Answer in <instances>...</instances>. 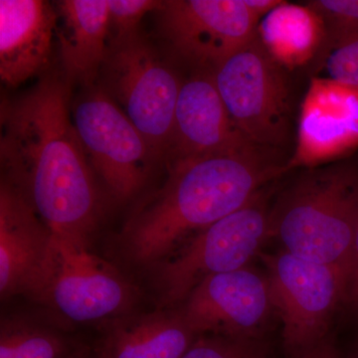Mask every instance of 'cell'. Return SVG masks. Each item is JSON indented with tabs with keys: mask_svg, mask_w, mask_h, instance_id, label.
Here are the masks:
<instances>
[{
	"mask_svg": "<svg viewBox=\"0 0 358 358\" xmlns=\"http://www.w3.org/2000/svg\"><path fill=\"white\" fill-rule=\"evenodd\" d=\"M345 301L355 312L358 313V223L353 240Z\"/></svg>",
	"mask_w": 358,
	"mask_h": 358,
	"instance_id": "cb8c5ba5",
	"label": "cell"
},
{
	"mask_svg": "<svg viewBox=\"0 0 358 358\" xmlns=\"http://www.w3.org/2000/svg\"><path fill=\"white\" fill-rule=\"evenodd\" d=\"M358 145V89L312 78L301 103L294 157L286 169H313Z\"/></svg>",
	"mask_w": 358,
	"mask_h": 358,
	"instance_id": "7c38bea8",
	"label": "cell"
},
{
	"mask_svg": "<svg viewBox=\"0 0 358 358\" xmlns=\"http://www.w3.org/2000/svg\"><path fill=\"white\" fill-rule=\"evenodd\" d=\"M257 33L271 57L287 70L315 60L326 39L324 24L310 6L287 1L264 16Z\"/></svg>",
	"mask_w": 358,
	"mask_h": 358,
	"instance_id": "ac0fdd59",
	"label": "cell"
},
{
	"mask_svg": "<svg viewBox=\"0 0 358 358\" xmlns=\"http://www.w3.org/2000/svg\"><path fill=\"white\" fill-rule=\"evenodd\" d=\"M0 358H94L66 331L24 315L2 317Z\"/></svg>",
	"mask_w": 358,
	"mask_h": 358,
	"instance_id": "d6986e66",
	"label": "cell"
},
{
	"mask_svg": "<svg viewBox=\"0 0 358 358\" xmlns=\"http://www.w3.org/2000/svg\"><path fill=\"white\" fill-rule=\"evenodd\" d=\"M357 223L358 166L348 162L307 169L270 211L271 237L285 251L348 280Z\"/></svg>",
	"mask_w": 358,
	"mask_h": 358,
	"instance_id": "3957f363",
	"label": "cell"
},
{
	"mask_svg": "<svg viewBox=\"0 0 358 358\" xmlns=\"http://www.w3.org/2000/svg\"><path fill=\"white\" fill-rule=\"evenodd\" d=\"M313 78L329 80L358 89V33L324 40L315 58Z\"/></svg>",
	"mask_w": 358,
	"mask_h": 358,
	"instance_id": "ffe728a7",
	"label": "cell"
},
{
	"mask_svg": "<svg viewBox=\"0 0 358 358\" xmlns=\"http://www.w3.org/2000/svg\"><path fill=\"white\" fill-rule=\"evenodd\" d=\"M251 143L231 121L214 82L201 71L181 84L169 164L243 147Z\"/></svg>",
	"mask_w": 358,
	"mask_h": 358,
	"instance_id": "5bb4252c",
	"label": "cell"
},
{
	"mask_svg": "<svg viewBox=\"0 0 358 358\" xmlns=\"http://www.w3.org/2000/svg\"><path fill=\"white\" fill-rule=\"evenodd\" d=\"M181 358H268L259 338L200 336Z\"/></svg>",
	"mask_w": 358,
	"mask_h": 358,
	"instance_id": "44dd1931",
	"label": "cell"
},
{
	"mask_svg": "<svg viewBox=\"0 0 358 358\" xmlns=\"http://www.w3.org/2000/svg\"><path fill=\"white\" fill-rule=\"evenodd\" d=\"M101 89L145 136L155 159L169 154L182 82L140 31L109 40Z\"/></svg>",
	"mask_w": 358,
	"mask_h": 358,
	"instance_id": "277c9868",
	"label": "cell"
},
{
	"mask_svg": "<svg viewBox=\"0 0 358 358\" xmlns=\"http://www.w3.org/2000/svg\"><path fill=\"white\" fill-rule=\"evenodd\" d=\"M357 358H358V355H357Z\"/></svg>",
	"mask_w": 358,
	"mask_h": 358,
	"instance_id": "4316f807",
	"label": "cell"
},
{
	"mask_svg": "<svg viewBox=\"0 0 358 358\" xmlns=\"http://www.w3.org/2000/svg\"><path fill=\"white\" fill-rule=\"evenodd\" d=\"M307 6L322 20L326 31L324 40L358 33V0H312Z\"/></svg>",
	"mask_w": 358,
	"mask_h": 358,
	"instance_id": "7402d4cb",
	"label": "cell"
},
{
	"mask_svg": "<svg viewBox=\"0 0 358 358\" xmlns=\"http://www.w3.org/2000/svg\"><path fill=\"white\" fill-rule=\"evenodd\" d=\"M70 85L45 75L1 105V181L56 236L89 244L102 216L93 167L73 122Z\"/></svg>",
	"mask_w": 358,
	"mask_h": 358,
	"instance_id": "6da1fadb",
	"label": "cell"
},
{
	"mask_svg": "<svg viewBox=\"0 0 358 358\" xmlns=\"http://www.w3.org/2000/svg\"><path fill=\"white\" fill-rule=\"evenodd\" d=\"M157 0H109L110 39L138 31L143 16L162 6Z\"/></svg>",
	"mask_w": 358,
	"mask_h": 358,
	"instance_id": "603a6c76",
	"label": "cell"
},
{
	"mask_svg": "<svg viewBox=\"0 0 358 358\" xmlns=\"http://www.w3.org/2000/svg\"><path fill=\"white\" fill-rule=\"evenodd\" d=\"M293 358H341L336 346L329 339L308 348L305 352L294 355Z\"/></svg>",
	"mask_w": 358,
	"mask_h": 358,
	"instance_id": "d4e9b609",
	"label": "cell"
},
{
	"mask_svg": "<svg viewBox=\"0 0 358 358\" xmlns=\"http://www.w3.org/2000/svg\"><path fill=\"white\" fill-rule=\"evenodd\" d=\"M55 6L42 0L0 1V78L17 87L50 62L56 35Z\"/></svg>",
	"mask_w": 358,
	"mask_h": 358,
	"instance_id": "9a60e30c",
	"label": "cell"
},
{
	"mask_svg": "<svg viewBox=\"0 0 358 358\" xmlns=\"http://www.w3.org/2000/svg\"><path fill=\"white\" fill-rule=\"evenodd\" d=\"M268 237L270 212L258 195L152 267L162 305L180 306L207 278L246 267Z\"/></svg>",
	"mask_w": 358,
	"mask_h": 358,
	"instance_id": "8992f818",
	"label": "cell"
},
{
	"mask_svg": "<svg viewBox=\"0 0 358 358\" xmlns=\"http://www.w3.org/2000/svg\"><path fill=\"white\" fill-rule=\"evenodd\" d=\"M88 247L53 235L46 271L33 300L76 324H108L129 315L138 289Z\"/></svg>",
	"mask_w": 358,
	"mask_h": 358,
	"instance_id": "52a82bcc",
	"label": "cell"
},
{
	"mask_svg": "<svg viewBox=\"0 0 358 358\" xmlns=\"http://www.w3.org/2000/svg\"><path fill=\"white\" fill-rule=\"evenodd\" d=\"M157 13L162 38L211 73L255 38L261 20L244 0H167Z\"/></svg>",
	"mask_w": 358,
	"mask_h": 358,
	"instance_id": "30bf717a",
	"label": "cell"
},
{
	"mask_svg": "<svg viewBox=\"0 0 358 358\" xmlns=\"http://www.w3.org/2000/svg\"><path fill=\"white\" fill-rule=\"evenodd\" d=\"M53 234L10 186H0V296L34 299L50 256Z\"/></svg>",
	"mask_w": 358,
	"mask_h": 358,
	"instance_id": "4fadbf2b",
	"label": "cell"
},
{
	"mask_svg": "<svg viewBox=\"0 0 358 358\" xmlns=\"http://www.w3.org/2000/svg\"><path fill=\"white\" fill-rule=\"evenodd\" d=\"M72 119L92 167L110 192L128 200L147 181L154 152L121 108L99 86L86 88Z\"/></svg>",
	"mask_w": 358,
	"mask_h": 358,
	"instance_id": "9c48e42d",
	"label": "cell"
},
{
	"mask_svg": "<svg viewBox=\"0 0 358 358\" xmlns=\"http://www.w3.org/2000/svg\"><path fill=\"white\" fill-rule=\"evenodd\" d=\"M273 308L282 324V343L292 355L327 338L329 322L345 301L348 277L338 268L282 251L262 255Z\"/></svg>",
	"mask_w": 358,
	"mask_h": 358,
	"instance_id": "ba28073f",
	"label": "cell"
},
{
	"mask_svg": "<svg viewBox=\"0 0 358 358\" xmlns=\"http://www.w3.org/2000/svg\"><path fill=\"white\" fill-rule=\"evenodd\" d=\"M275 150L248 143L169 164L164 186L129 219L120 247L129 262L152 268L189 238L248 204L286 166Z\"/></svg>",
	"mask_w": 358,
	"mask_h": 358,
	"instance_id": "7a4b0ae2",
	"label": "cell"
},
{
	"mask_svg": "<svg viewBox=\"0 0 358 358\" xmlns=\"http://www.w3.org/2000/svg\"><path fill=\"white\" fill-rule=\"evenodd\" d=\"M212 74L231 121L247 140L275 150L289 143L294 100L288 70L271 57L258 33Z\"/></svg>",
	"mask_w": 358,
	"mask_h": 358,
	"instance_id": "5b68a950",
	"label": "cell"
},
{
	"mask_svg": "<svg viewBox=\"0 0 358 358\" xmlns=\"http://www.w3.org/2000/svg\"><path fill=\"white\" fill-rule=\"evenodd\" d=\"M267 277L246 267L200 282L178 310L200 336L259 338L272 312Z\"/></svg>",
	"mask_w": 358,
	"mask_h": 358,
	"instance_id": "8fae6325",
	"label": "cell"
},
{
	"mask_svg": "<svg viewBox=\"0 0 358 358\" xmlns=\"http://www.w3.org/2000/svg\"><path fill=\"white\" fill-rule=\"evenodd\" d=\"M196 338L178 310L129 315L103 326L95 358H181Z\"/></svg>",
	"mask_w": 358,
	"mask_h": 358,
	"instance_id": "e0dca14e",
	"label": "cell"
},
{
	"mask_svg": "<svg viewBox=\"0 0 358 358\" xmlns=\"http://www.w3.org/2000/svg\"><path fill=\"white\" fill-rule=\"evenodd\" d=\"M282 0H244L245 6L259 18L264 17L275 7L281 6Z\"/></svg>",
	"mask_w": 358,
	"mask_h": 358,
	"instance_id": "484cf974",
	"label": "cell"
},
{
	"mask_svg": "<svg viewBox=\"0 0 358 358\" xmlns=\"http://www.w3.org/2000/svg\"><path fill=\"white\" fill-rule=\"evenodd\" d=\"M54 6L66 81L85 89L95 86L109 45V1L63 0Z\"/></svg>",
	"mask_w": 358,
	"mask_h": 358,
	"instance_id": "2e32d148",
	"label": "cell"
}]
</instances>
